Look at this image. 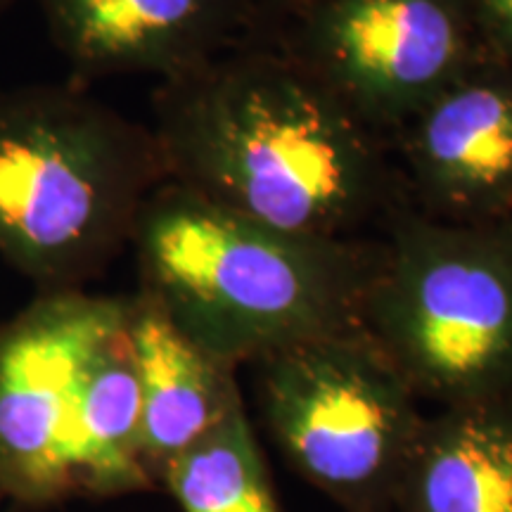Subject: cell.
Segmentation results:
<instances>
[{
  "mask_svg": "<svg viewBox=\"0 0 512 512\" xmlns=\"http://www.w3.org/2000/svg\"><path fill=\"white\" fill-rule=\"evenodd\" d=\"M166 181L292 233L358 240L394 214L389 140L280 46L235 48L157 83Z\"/></svg>",
  "mask_w": 512,
  "mask_h": 512,
  "instance_id": "1",
  "label": "cell"
},
{
  "mask_svg": "<svg viewBox=\"0 0 512 512\" xmlns=\"http://www.w3.org/2000/svg\"><path fill=\"white\" fill-rule=\"evenodd\" d=\"M138 292L238 368L361 328L375 245L247 219L174 181L150 192L131 240Z\"/></svg>",
  "mask_w": 512,
  "mask_h": 512,
  "instance_id": "2",
  "label": "cell"
},
{
  "mask_svg": "<svg viewBox=\"0 0 512 512\" xmlns=\"http://www.w3.org/2000/svg\"><path fill=\"white\" fill-rule=\"evenodd\" d=\"M164 181L150 126L83 83L0 88V259L36 292L86 290Z\"/></svg>",
  "mask_w": 512,
  "mask_h": 512,
  "instance_id": "3",
  "label": "cell"
},
{
  "mask_svg": "<svg viewBox=\"0 0 512 512\" xmlns=\"http://www.w3.org/2000/svg\"><path fill=\"white\" fill-rule=\"evenodd\" d=\"M389 221L361 330L418 399L512 392V219L451 223L406 207Z\"/></svg>",
  "mask_w": 512,
  "mask_h": 512,
  "instance_id": "4",
  "label": "cell"
},
{
  "mask_svg": "<svg viewBox=\"0 0 512 512\" xmlns=\"http://www.w3.org/2000/svg\"><path fill=\"white\" fill-rule=\"evenodd\" d=\"M283 456L344 512H396L418 444V396L361 328L254 363Z\"/></svg>",
  "mask_w": 512,
  "mask_h": 512,
  "instance_id": "5",
  "label": "cell"
},
{
  "mask_svg": "<svg viewBox=\"0 0 512 512\" xmlns=\"http://www.w3.org/2000/svg\"><path fill=\"white\" fill-rule=\"evenodd\" d=\"M280 17L278 46L389 143L486 55L467 0H297Z\"/></svg>",
  "mask_w": 512,
  "mask_h": 512,
  "instance_id": "6",
  "label": "cell"
},
{
  "mask_svg": "<svg viewBox=\"0 0 512 512\" xmlns=\"http://www.w3.org/2000/svg\"><path fill=\"white\" fill-rule=\"evenodd\" d=\"M131 297L36 292L0 323V501L48 508L79 496L76 415L102 344L128 323Z\"/></svg>",
  "mask_w": 512,
  "mask_h": 512,
  "instance_id": "7",
  "label": "cell"
},
{
  "mask_svg": "<svg viewBox=\"0 0 512 512\" xmlns=\"http://www.w3.org/2000/svg\"><path fill=\"white\" fill-rule=\"evenodd\" d=\"M413 209L439 221L512 219V67L486 53L394 133Z\"/></svg>",
  "mask_w": 512,
  "mask_h": 512,
  "instance_id": "8",
  "label": "cell"
},
{
  "mask_svg": "<svg viewBox=\"0 0 512 512\" xmlns=\"http://www.w3.org/2000/svg\"><path fill=\"white\" fill-rule=\"evenodd\" d=\"M72 81L174 79L247 41L264 0H36Z\"/></svg>",
  "mask_w": 512,
  "mask_h": 512,
  "instance_id": "9",
  "label": "cell"
},
{
  "mask_svg": "<svg viewBox=\"0 0 512 512\" xmlns=\"http://www.w3.org/2000/svg\"><path fill=\"white\" fill-rule=\"evenodd\" d=\"M128 339L140 384V460L152 484L238 408L235 368L221 361L145 294H131Z\"/></svg>",
  "mask_w": 512,
  "mask_h": 512,
  "instance_id": "10",
  "label": "cell"
},
{
  "mask_svg": "<svg viewBox=\"0 0 512 512\" xmlns=\"http://www.w3.org/2000/svg\"><path fill=\"white\" fill-rule=\"evenodd\" d=\"M396 512H512V392L425 415Z\"/></svg>",
  "mask_w": 512,
  "mask_h": 512,
  "instance_id": "11",
  "label": "cell"
},
{
  "mask_svg": "<svg viewBox=\"0 0 512 512\" xmlns=\"http://www.w3.org/2000/svg\"><path fill=\"white\" fill-rule=\"evenodd\" d=\"M74 467L79 496L155 486L140 460V384L128 323L102 344L88 370L76 415Z\"/></svg>",
  "mask_w": 512,
  "mask_h": 512,
  "instance_id": "12",
  "label": "cell"
},
{
  "mask_svg": "<svg viewBox=\"0 0 512 512\" xmlns=\"http://www.w3.org/2000/svg\"><path fill=\"white\" fill-rule=\"evenodd\" d=\"M181 512H280L245 403L166 467Z\"/></svg>",
  "mask_w": 512,
  "mask_h": 512,
  "instance_id": "13",
  "label": "cell"
},
{
  "mask_svg": "<svg viewBox=\"0 0 512 512\" xmlns=\"http://www.w3.org/2000/svg\"><path fill=\"white\" fill-rule=\"evenodd\" d=\"M486 53L512 67V0H467Z\"/></svg>",
  "mask_w": 512,
  "mask_h": 512,
  "instance_id": "14",
  "label": "cell"
},
{
  "mask_svg": "<svg viewBox=\"0 0 512 512\" xmlns=\"http://www.w3.org/2000/svg\"><path fill=\"white\" fill-rule=\"evenodd\" d=\"M294 3H297V0H264V8H261L259 22H261V19L271 17V15H280V12H285Z\"/></svg>",
  "mask_w": 512,
  "mask_h": 512,
  "instance_id": "15",
  "label": "cell"
},
{
  "mask_svg": "<svg viewBox=\"0 0 512 512\" xmlns=\"http://www.w3.org/2000/svg\"><path fill=\"white\" fill-rule=\"evenodd\" d=\"M12 3H17V0H0V15H3V12L8 10Z\"/></svg>",
  "mask_w": 512,
  "mask_h": 512,
  "instance_id": "16",
  "label": "cell"
}]
</instances>
